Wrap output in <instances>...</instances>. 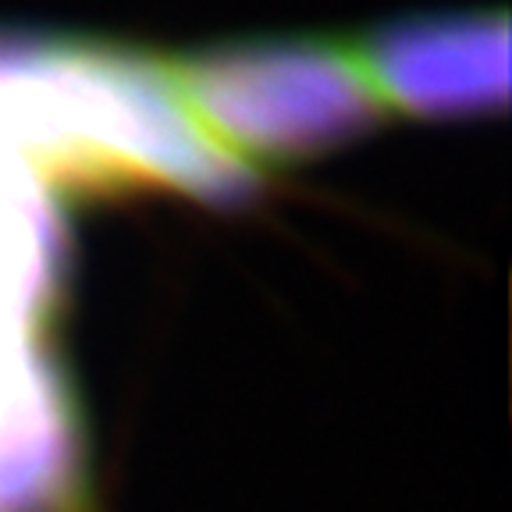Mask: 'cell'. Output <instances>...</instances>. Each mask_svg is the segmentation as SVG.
<instances>
[{"label":"cell","instance_id":"2","mask_svg":"<svg viewBox=\"0 0 512 512\" xmlns=\"http://www.w3.org/2000/svg\"><path fill=\"white\" fill-rule=\"evenodd\" d=\"M171 72L210 139L253 171L352 143L388 111L356 50L328 36L217 43Z\"/></svg>","mask_w":512,"mask_h":512},{"label":"cell","instance_id":"1","mask_svg":"<svg viewBox=\"0 0 512 512\" xmlns=\"http://www.w3.org/2000/svg\"><path fill=\"white\" fill-rule=\"evenodd\" d=\"M0 118L54 200L242 203L260 185L196 121L171 61L125 43L0 29Z\"/></svg>","mask_w":512,"mask_h":512},{"label":"cell","instance_id":"3","mask_svg":"<svg viewBox=\"0 0 512 512\" xmlns=\"http://www.w3.org/2000/svg\"><path fill=\"white\" fill-rule=\"evenodd\" d=\"M352 50L384 107L395 111L459 118L509 100L505 11L399 18L370 29Z\"/></svg>","mask_w":512,"mask_h":512}]
</instances>
